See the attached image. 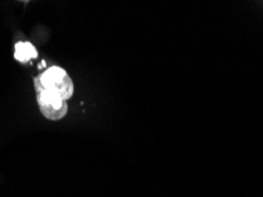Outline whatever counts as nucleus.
Wrapping results in <instances>:
<instances>
[{
	"mask_svg": "<svg viewBox=\"0 0 263 197\" xmlns=\"http://www.w3.org/2000/svg\"><path fill=\"white\" fill-rule=\"evenodd\" d=\"M34 87L51 90L65 100L73 95V83L68 72L60 67H52L34 78Z\"/></svg>",
	"mask_w": 263,
	"mask_h": 197,
	"instance_id": "nucleus-1",
	"label": "nucleus"
},
{
	"mask_svg": "<svg viewBox=\"0 0 263 197\" xmlns=\"http://www.w3.org/2000/svg\"><path fill=\"white\" fill-rule=\"evenodd\" d=\"M42 115L50 121H60L68 114V104L62 96L46 89H36Z\"/></svg>",
	"mask_w": 263,
	"mask_h": 197,
	"instance_id": "nucleus-2",
	"label": "nucleus"
},
{
	"mask_svg": "<svg viewBox=\"0 0 263 197\" xmlns=\"http://www.w3.org/2000/svg\"><path fill=\"white\" fill-rule=\"evenodd\" d=\"M14 58L21 63H26L30 59H34L38 57L37 49L29 41H19L15 44Z\"/></svg>",
	"mask_w": 263,
	"mask_h": 197,
	"instance_id": "nucleus-3",
	"label": "nucleus"
}]
</instances>
